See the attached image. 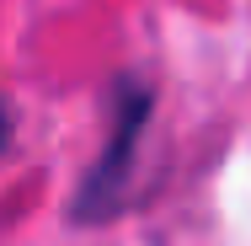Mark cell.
<instances>
[{"label": "cell", "mask_w": 251, "mask_h": 246, "mask_svg": "<svg viewBox=\"0 0 251 246\" xmlns=\"http://www.w3.org/2000/svg\"><path fill=\"white\" fill-rule=\"evenodd\" d=\"M5 150H11V107L0 102V155H5Z\"/></svg>", "instance_id": "cell-2"}, {"label": "cell", "mask_w": 251, "mask_h": 246, "mask_svg": "<svg viewBox=\"0 0 251 246\" xmlns=\"http://www.w3.org/2000/svg\"><path fill=\"white\" fill-rule=\"evenodd\" d=\"M145 107H150L145 97L123 102V123H118V139L107 145V155H101V166L91 171V182H86V203H80V214H107V203H112V193L123 188V166H128V155H134V139H139V129H145Z\"/></svg>", "instance_id": "cell-1"}]
</instances>
